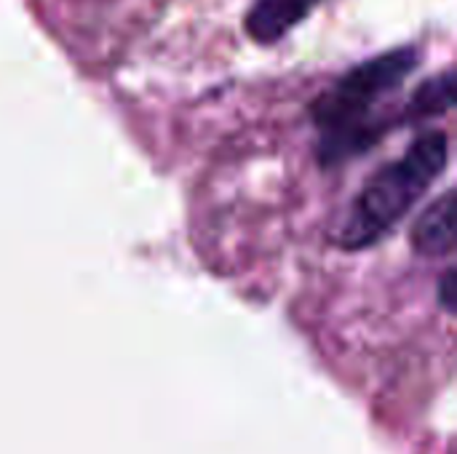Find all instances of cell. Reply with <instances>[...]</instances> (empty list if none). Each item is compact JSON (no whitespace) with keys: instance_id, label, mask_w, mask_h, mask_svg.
Returning <instances> with one entry per match:
<instances>
[{"instance_id":"obj_1","label":"cell","mask_w":457,"mask_h":454,"mask_svg":"<svg viewBox=\"0 0 457 454\" xmlns=\"http://www.w3.org/2000/svg\"><path fill=\"white\" fill-rule=\"evenodd\" d=\"M447 158L450 139L445 131L418 136L399 161L383 166L364 185L337 230V244L343 249H364L380 241L412 211L420 195H426V190L445 171Z\"/></svg>"},{"instance_id":"obj_2","label":"cell","mask_w":457,"mask_h":454,"mask_svg":"<svg viewBox=\"0 0 457 454\" xmlns=\"http://www.w3.org/2000/svg\"><path fill=\"white\" fill-rule=\"evenodd\" d=\"M418 64V48H394L361 62L359 67L345 72L327 94L319 96V102L313 104V118L324 131V161L351 155L375 139V134L364 126L367 115L383 96L396 91Z\"/></svg>"},{"instance_id":"obj_3","label":"cell","mask_w":457,"mask_h":454,"mask_svg":"<svg viewBox=\"0 0 457 454\" xmlns=\"http://www.w3.org/2000/svg\"><path fill=\"white\" fill-rule=\"evenodd\" d=\"M457 195L447 190L436 203H431L412 227V249L420 257H445L455 249Z\"/></svg>"},{"instance_id":"obj_4","label":"cell","mask_w":457,"mask_h":454,"mask_svg":"<svg viewBox=\"0 0 457 454\" xmlns=\"http://www.w3.org/2000/svg\"><path fill=\"white\" fill-rule=\"evenodd\" d=\"M321 0H260L246 16V32L257 43H278L292 32Z\"/></svg>"},{"instance_id":"obj_5","label":"cell","mask_w":457,"mask_h":454,"mask_svg":"<svg viewBox=\"0 0 457 454\" xmlns=\"http://www.w3.org/2000/svg\"><path fill=\"white\" fill-rule=\"evenodd\" d=\"M453 102H455V78L447 70L445 75L426 80L415 91V96H412V102L407 107V118H423V115L445 112V110L453 107Z\"/></svg>"},{"instance_id":"obj_6","label":"cell","mask_w":457,"mask_h":454,"mask_svg":"<svg viewBox=\"0 0 457 454\" xmlns=\"http://www.w3.org/2000/svg\"><path fill=\"white\" fill-rule=\"evenodd\" d=\"M453 286H455V273H453V270H447V276H445V278H442V284H439V300H442L445 310H450V313H453V308H455Z\"/></svg>"}]
</instances>
